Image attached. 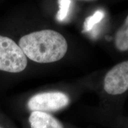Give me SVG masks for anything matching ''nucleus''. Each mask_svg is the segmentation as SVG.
<instances>
[{
    "label": "nucleus",
    "instance_id": "obj_4",
    "mask_svg": "<svg viewBox=\"0 0 128 128\" xmlns=\"http://www.w3.org/2000/svg\"><path fill=\"white\" fill-rule=\"evenodd\" d=\"M104 89L110 95H119L128 90V60L118 64L106 75Z\"/></svg>",
    "mask_w": 128,
    "mask_h": 128
},
{
    "label": "nucleus",
    "instance_id": "obj_1",
    "mask_svg": "<svg viewBox=\"0 0 128 128\" xmlns=\"http://www.w3.org/2000/svg\"><path fill=\"white\" fill-rule=\"evenodd\" d=\"M19 46L30 60L42 64L60 60L68 50L65 38L52 30H44L25 35L19 41Z\"/></svg>",
    "mask_w": 128,
    "mask_h": 128
},
{
    "label": "nucleus",
    "instance_id": "obj_3",
    "mask_svg": "<svg viewBox=\"0 0 128 128\" xmlns=\"http://www.w3.org/2000/svg\"><path fill=\"white\" fill-rule=\"evenodd\" d=\"M70 103L66 94L60 92H44L33 96L28 100V106L32 112H56L65 108Z\"/></svg>",
    "mask_w": 128,
    "mask_h": 128
},
{
    "label": "nucleus",
    "instance_id": "obj_6",
    "mask_svg": "<svg viewBox=\"0 0 128 128\" xmlns=\"http://www.w3.org/2000/svg\"><path fill=\"white\" fill-rule=\"evenodd\" d=\"M115 45L120 51L128 50V16L124 23L116 33Z\"/></svg>",
    "mask_w": 128,
    "mask_h": 128
},
{
    "label": "nucleus",
    "instance_id": "obj_10",
    "mask_svg": "<svg viewBox=\"0 0 128 128\" xmlns=\"http://www.w3.org/2000/svg\"><path fill=\"white\" fill-rule=\"evenodd\" d=\"M0 128H2V127H1V126H0Z\"/></svg>",
    "mask_w": 128,
    "mask_h": 128
},
{
    "label": "nucleus",
    "instance_id": "obj_7",
    "mask_svg": "<svg viewBox=\"0 0 128 128\" xmlns=\"http://www.w3.org/2000/svg\"><path fill=\"white\" fill-rule=\"evenodd\" d=\"M105 16L103 11L98 10L96 11L92 16L87 17L84 23V30L85 32H90L92 30L96 24L98 23L103 20Z\"/></svg>",
    "mask_w": 128,
    "mask_h": 128
},
{
    "label": "nucleus",
    "instance_id": "obj_5",
    "mask_svg": "<svg viewBox=\"0 0 128 128\" xmlns=\"http://www.w3.org/2000/svg\"><path fill=\"white\" fill-rule=\"evenodd\" d=\"M28 120L31 128H64L58 120L46 112H32Z\"/></svg>",
    "mask_w": 128,
    "mask_h": 128
},
{
    "label": "nucleus",
    "instance_id": "obj_9",
    "mask_svg": "<svg viewBox=\"0 0 128 128\" xmlns=\"http://www.w3.org/2000/svg\"><path fill=\"white\" fill-rule=\"evenodd\" d=\"M80 1H94V0H80Z\"/></svg>",
    "mask_w": 128,
    "mask_h": 128
},
{
    "label": "nucleus",
    "instance_id": "obj_8",
    "mask_svg": "<svg viewBox=\"0 0 128 128\" xmlns=\"http://www.w3.org/2000/svg\"><path fill=\"white\" fill-rule=\"evenodd\" d=\"M59 11L56 14V19L60 22H64L67 18L71 6V0H58Z\"/></svg>",
    "mask_w": 128,
    "mask_h": 128
},
{
    "label": "nucleus",
    "instance_id": "obj_2",
    "mask_svg": "<svg viewBox=\"0 0 128 128\" xmlns=\"http://www.w3.org/2000/svg\"><path fill=\"white\" fill-rule=\"evenodd\" d=\"M27 65V57L19 45L8 37L0 36V70L18 73Z\"/></svg>",
    "mask_w": 128,
    "mask_h": 128
}]
</instances>
